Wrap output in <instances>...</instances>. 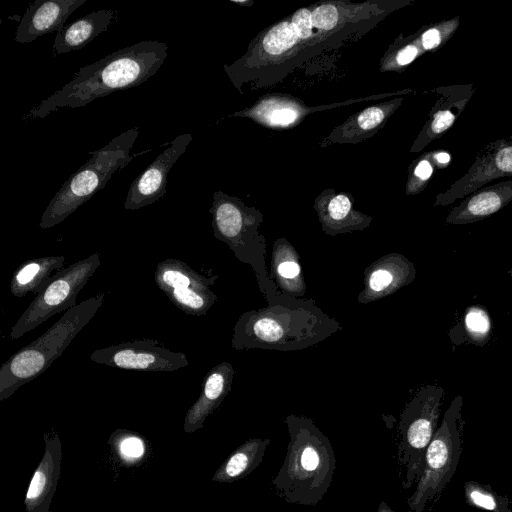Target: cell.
<instances>
[{
	"label": "cell",
	"instance_id": "obj_1",
	"mask_svg": "<svg viewBox=\"0 0 512 512\" xmlns=\"http://www.w3.org/2000/svg\"><path fill=\"white\" fill-rule=\"evenodd\" d=\"M168 56L164 42L144 40L86 65L25 116L44 118L61 108H80L115 91L136 87L152 77Z\"/></svg>",
	"mask_w": 512,
	"mask_h": 512
},
{
	"label": "cell",
	"instance_id": "obj_2",
	"mask_svg": "<svg viewBox=\"0 0 512 512\" xmlns=\"http://www.w3.org/2000/svg\"><path fill=\"white\" fill-rule=\"evenodd\" d=\"M290 440L272 480L277 496L290 504L316 506L331 486L336 458L329 439L308 419H287Z\"/></svg>",
	"mask_w": 512,
	"mask_h": 512
},
{
	"label": "cell",
	"instance_id": "obj_3",
	"mask_svg": "<svg viewBox=\"0 0 512 512\" xmlns=\"http://www.w3.org/2000/svg\"><path fill=\"white\" fill-rule=\"evenodd\" d=\"M104 298L105 294L99 293L80 302L40 337L10 356L0 367V401L45 372L95 316Z\"/></svg>",
	"mask_w": 512,
	"mask_h": 512
},
{
	"label": "cell",
	"instance_id": "obj_4",
	"mask_svg": "<svg viewBox=\"0 0 512 512\" xmlns=\"http://www.w3.org/2000/svg\"><path fill=\"white\" fill-rule=\"evenodd\" d=\"M138 134L139 128L133 127L115 136L104 147L89 152L91 158L64 182L50 200L39 227L48 229L60 224L103 189L114 172L124 168L134 158L130 151Z\"/></svg>",
	"mask_w": 512,
	"mask_h": 512
},
{
	"label": "cell",
	"instance_id": "obj_5",
	"mask_svg": "<svg viewBox=\"0 0 512 512\" xmlns=\"http://www.w3.org/2000/svg\"><path fill=\"white\" fill-rule=\"evenodd\" d=\"M463 398L457 395L444 412L424 458L421 476L407 500L412 512H423L435 504L455 474L462 453L465 421Z\"/></svg>",
	"mask_w": 512,
	"mask_h": 512
},
{
	"label": "cell",
	"instance_id": "obj_6",
	"mask_svg": "<svg viewBox=\"0 0 512 512\" xmlns=\"http://www.w3.org/2000/svg\"><path fill=\"white\" fill-rule=\"evenodd\" d=\"M444 396L442 387L425 386L401 416L396 451L405 490L415 486L421 476L426 450L439 427Z\"/></svg>",
	"mask_w": 512,
	"mask_h": 512
},
{
	"label": "cell",
	"instance_id": "obj_7",
	"mask_svg": "<svg viewBox=\"0 0 512 512\" xmlns=\"http://www.w3.org/2000/svg\"><path fill=\"white\" fill-rule=\"evenodd\" d=\"M100 263L99 254L93 253L52 275L11 328L10 339L17 340L52 316L75 307L77 295Z\"/></svg>",
	"mask_w": 512,
	"mask_h": 512
},
{
	"label": "cell",
	"instance_id": "obj_8",
	"mask_svg": "<svg viewBox=\"0 0 512 512\" xmlns=\"http://www.w3.org/2000/svg\"><path fill=\"white\" fill-rule=\"evenodd\" d=\"M90 359L126 370L172 372L188 365L186 354L173 352L155 339H139L95 350Z\"/></svg>",
	"mask_w": 512,
	"mask_h": 512
},
{
	"label": "cell",
	"instance_id": "obj_9",
	"mask_svg": "<svg viewBox=\"0 0 512 512\" xmlns=\"http://www.w3.org/2000/svg\"><path fill=\"white\" fill-rule=\"evenodd\" d=\"M512 176V135L491 143L476 157L469 170L446 191L436 196L435 205L447 206L502 177Z\"/></svg>",
	"mask_w": 512,
	"mask_h": 512
},
{
	"label": "cell",
	"instance_id": "obj_10",
	"mask_svg": "<svg viewBox=\"0 0 512 512\" xmlns=\"http://www.w3.org/2000/svg\"><path fill=\"white\" fill-rule=\"evenodd\" d=\"M191 140L192 135L185 133L169 143V146L130 185L124 203L125 209L143 208L165 195L168 173Z\"/></svg>",
	"mask_w": 512,
	"mask_h": 512
},
{
	"label": "cell",
	"instance_id": "obj_11",
	"mask_svg": "<svg viewBox=\"0 0 512 512\" xmlns=\"http://www.w3.org/2000/svg\"><path fill=\"white\" fill-rule=\"evenodd\" d=\"M42 459L31 477L25 496L26 512H51L49 506L57 489L62 460V445L57 433L44 434Z\"/></svg>",
	"mask_w": 512,
	"mask_h": 512
},
{
	"label": "cell",
	"instance_id": "obj_12",
	"mask_svg": "<svg viewBox=\"0 0 512 512\" xmlns=\"http://www.w3.org/2000/svg\"><path fill=\"white\" fill-rule=\"evenodd\" d=\"M86 0H36L29 5L14 40L30 43L47 33L60 32L68 17Z\"/></svg>",
	"mask_w": 512,
	"mask_h": 512
},
{
	"label": "cell",
	"instance_id": "obj_13",
	"mask_svg": "<svg viewBox=\"0 0 512 512\" xmlns=\"http://www.w3.org/2000/svg\"><path fill=\"white\" fill-rule=\"evenodd\" d=\"M512 201V179L482 187L465 197L447 215L446 223L471 224L497 213Z\"/></svg>",
	"mask_w": 512,
	"mask_h": 512
},
{
	"label": "cell",
	"instance_id": "obj_14",
	"mask_svg": "<svg viewBox=\"0 0 512 512\" xmlns=\"http://www.w3.org/2000/svg\"><path fill=\"white\" fill-rule=\"evenodd\" d=\"M440 98L437 101L423 135V145L441 137L449 130L472 98L474 87L471 84L452 85L437 88Z\"/></svg>",
	"mask_w": 512,
	"mask_h": 512
},
{
	"label": "cell",
	"instance_id": "obj_15",
	"mask_svg": "<svg viewBox=\"0 0 512 512\" xmlns=\"http://www.w3.org/2000/svg\"><path fill=\"white\" fill-rule=\"evenodd\" d=\"M231 367L222 363L206 375L202 392L197 401L189 408L184 418V432L193 433L203 427L207 416L221 403L229 391Z\"/></svg>",
	"mask_w": 512,
	"mask_h": 512
},
{
	"label": "cell",
	"instance_id": "obj_16",
	"mask_svg": "<svg viewBox=\"0 0 512 512\" xmlns=\"http://www.w3.org/2000/svg\"><path fill=\"white\" fill-rule=\"evenodd\" d=\"M115 14L112 9H101L65 26L56 34L53 53L58 55L83 48L108 29Z\"/></svg>",
	"mask_w": 512,
	"mask_h": 512
},
{
	"label": "cell",
	"instance_id": "obj_17",
	"mask_svg": "<svg viewBox=\"0 0 512 512\" xmlns=\"http://www.w3.org/2000/svg\"><path fill=\"white\" fill-rule=\"evenodd\" d=\"M269 439H249L236 448L214 473L212 480L219 483H232L251 474L260 466Z\"/></svg>",
	"mask_w": 512,
	"mask_h": 512
},
{
	"label": "cell",
	"instance_id": "obj_18",
	"mask_svg": "<svg viewBox=\"0 0 512 512\" xmlns=\"http://www.w3.org/2000/svg\"><path fill=\"white\" fill-rule=\"evenodd\" d=\"M64 256H46L23 262L13 273L10 292L16 297L28 293L39 294L52 276L51 273L63 269Z\"/></svg>",
	"mask_w": 512,
	"mask_h": 512
},
{
	"label": "cell",
	"instance_id": "obj_19",
	"mask_svg": "<svg viewBox=\"0 0 512 512\" xmlns=\"http://www.w3.org/2000/svg\"><path fill=\"white\" fill-rule=\"evenodd\" d=\"M491 333L492 320L487 308L475 304L465 309L460 320L448 331V336L454 350L462 344L483 347L489 342Z\"/></svg>",
	"mask_w": 512,
	"mask_h": 512
},
{
	"label": "cell",
	"instance_id": "obj_20",
	"mask_svg": "<svg viewBox=\"0 0 512 512\" xmlns=\"http://www.w3.org/2000/svg\"><path fill=\"white\" fill-rule=\"evenodd\" d=\"M154 281L164 293L177 288H208L213 283V280L199 274L185 262L173 258L157 264Z\"/></svg>",
	"mask_w": 512,
	"mask_h": 512
},
{
	"label": "cell",
	"instance_id": "obj_21",
	"mask_svg": "<svg viewBox=\"0 0 512 512\" xmlns=\"http://www.w3.org/2000/svg\"><path fill=\"white\" fill-rule=\"evenodd\" d=\"M108 444L120 464L125 467L139 466L146 458L148 447L145 438L137 432L127 429L115 430Z\"/></svg>",
	"mask_w": 512,
	"mask_h": 512
},
{
	"label": "cell",
	"instance_id": "obj_22",
	"mask_svg": "<svg viewBox=\"0 0 512 512\" xmlns=\"http://www.w3.org/2000/svg\"><path fill=\"white\" fill-rule=\"evenodd\" d=\"M213 215L215 236L225 241H234L242 229V214L238 206L228 197L218 192L210 209Z\"/></svg>",
	"mask_w": 512,
	"mask_h": 512
},
{
	"label": "cell",
	"instance_id": "obj_23",
	"mask_svg": "<svg viewBox=\"0 0 512 512\" xmlns=\"http://www.w3.org/2000/svg\"><path fill=\"white\" fill-rule=\"evenodd\" d=\"M464 498L468 505L489 512H512L511 501L500 495L490 485L474 480L464 483Z\"/></svg>",
	"mask_w": 512,
	"mask_h": 512
},
{
	"label": "cell",
	"instance_id": "obj_24",
	"mask_svg": "<svg viewBox=\"0 0 512 512\" xmlns=\"http://www.w3.org/2000/svg\"><path fill=\"white\" fill-rule=\"evenodd\" d=\"M168 299L187 315H204L216 297L208 288H177L165 292Z\"/></svg>",
	"mask_w": 512,
	"mask_h": 512
},
{
	"label": "cell",
	"instance_id": "obj_25",
	"mask_svg": "<svg viewBox=\"0 0 512 512\" xmlns=\"http://www.w3.org/2000/svg\"><path fill=\"white\" fill-rule=\"evenodd\" d=\"M298 39L292 23L281 22L271 28L264 36L262 47L270 56H277L291 49Z\"/></svg>",
	"mask_w": 512,
	"mask_h": 512
},
{
	"label": "cell",
	"instance_id": "obj_26",
	"mask_svg": "<svg viewBox=\"0 0 512 512\" xmlns=\"http://www.w3.org/2000/svg\"><path fill=\"white\" fill-rule=\"evenodd\" d=\"M459 24L460 18L456 16L427 28L420 35L421 48L424 51L439 49L454 35Z\"/></svg>",
	"mask_w": 512,
	"mask_h": 512
},
{
	"label": "cell",
	"instance_id": "obj_27",
	"mask_svg": "<svg viewBox=\"0 0 512 512\" xmlns=\"http://www.w3.org/2000/svg\"><path fill=\"white\" fill-rule=\"evenodd\" d=\"M337 9L332 5H322L312 12L313 26L320 30H330L338 23Z\"/></svg>",
	"mask_w": 512,
	"mask_h": 512
},
{
	"label": "cell",
	"instance_id": "obj_28",
	"mask_svg": "<svg viewBox=\"0 0 512 512\" xmlns=\"http://www.w3.org/2000/svg\"><path fill=\"white\" fill-rule=\"evenodd\" d=\"M257 337L265 341H276L283 336L282 327L271 318H261L254 325Z\"/></svg>",
	"mask_w": 512,
	"mask_h": 512
},
{
	"label": "cell",
	"instance_id": "obj_29",
	"mask_svg": "<svg viewBox=\"0 0 512 512\" xmlns=\"http://www.w3.org/2000/svg\"><path fill=\"white\" fill-rule=\"evenodd\" d=\"M299 39L305 40L312 35V12L308 9L298 10L292 17L291 21Z\"/></svg>",
	"mask_w": 512,
	"mask_h": 512
},
{
	"label": "cell",
	"instance_id": "obj_30",
	"mask_svg": "<svg viewBox=\"0 0 512 512\" xmlns=\"http://www.w3.org/2000/svg\"><path fill=\"white\" fill-rule=\"evenodd\" d=\"M350 209V200L345 195H337L333 197L328 206L329 214L335 220H340L346 217L350 212Z\"/></svg>",
	"mask_w": 512,
	"mask_h": 512
},
{
	"label": "cell",
	"instance_id": "obj_31",
	"mask_svg": "<svg viewBox=\"0 0 512 512\" xmlns=\"http://www.w3.org/2000/svg\"><path fill=\"white\" fill-rule=\"evenodd\" d=\"M297 117V112L291 107L279 106L271 109L267 118L270 123L277 125H287L293 122Z\"/></svg>",
	"mask_w": 512,
	"mask_h": 512
},
{
	"label": "cell",
	"instance_id": "obj_32",
	"mask_svg": "<svg viewBox=\"0 0 512 512\" xmlns=\"http://www.w3.org/2000/svg\"><path fill=\"white\" fill-rule=\"evenodd\" d=\"M383 111L378 107H370L358 116V124L362 129H372L383 119Z\"/></svg>",
	"mask_w": 512,
	"mask_h": 512
},
{
	"label": "cell",
	"instance_id": "obj_33",
	"mask_svg": "<svg viewBox=\"0 0 512 512\" xmlns=\"http://www.w3.org/2000/svg\"><path fill=\"white\" fill-rule=\"evenodd\" d=\"M393 281V275L388 270L379 269L372 273L369 285L373 291H381L388 287Z\"/></svg>",
	"mask_w": 512,
	"mask_h": 512
},
{
	"label": "cell",
	"instance_id": "obj_34",
	"mask_svg": "<svg viewBox=\"0 0 512 512\" xmlns=\"http://www.w3.org/2000/svg\"><path fill=\"white\" fill-rule=\"evenodd\" d=\"M420 53V48L415 43H410L397 53V63L401 66L407 65L412 62Z\"/></svg>",
	"mask_w": 512,
	"mask_h": 512
},
{
	"label": "cell",
	"instance_id": "obj_35",
	"mask_svg": "<svg viewBox=\"0 0 512 512\" xmlns=\"http://www.w3.org/2000/svg\"><path fill=\"white\" fill-rule=\"evenodd\" d=\"M430 160V158L426 157L415 167L414 175L422 183H425L433 173V163Z\"/></svg>",
	"mask_w": 512,
	"mask_h": 512
},
{
	"label": "cell",
	"instance_id": "obj_36",
	"mask_svg": "<svg viewBox=\"0 0 512 512\" xmlns=\"http://www.w3.org/2000/svg\"><path fill=\"white\" fill-rule=\"evenodd\" d=\"M278 273L284 278H295L300 273V267L293 261L282 262L278 266Z\"/></svg>",
	"mask_w": 512,
	"mask_h": 512
},
{
	"label": "cell",
	"instance_id": "obj_37",
	"mask_svg": "<svg viewBox=\"0 0 512 512\" xmlns=\"http://www.w3.org/2000/svg\"><path fill=\"white\" fill-rule=\"evenodd\" d=\"M376 512H395L392 508L384 501H381L378 505Z\"/></svg>",
	"mask_w": 512,
	"mask_h": 512
},
{
	"label": "cell",
	"instance_id": "obj_38",
	"mask_svg": "<svg viewBox=\"0 0 512 512\" xmlns=\"http://www.w3.org/2000/svg\"><path fill=\"white\" fill-rule=\"evenodd\" d=\"M508 274L512 277V268L508 270Z\"/></svg>",
	"mask_w": 512,
	"mask_h": 512
}]
</instances>
